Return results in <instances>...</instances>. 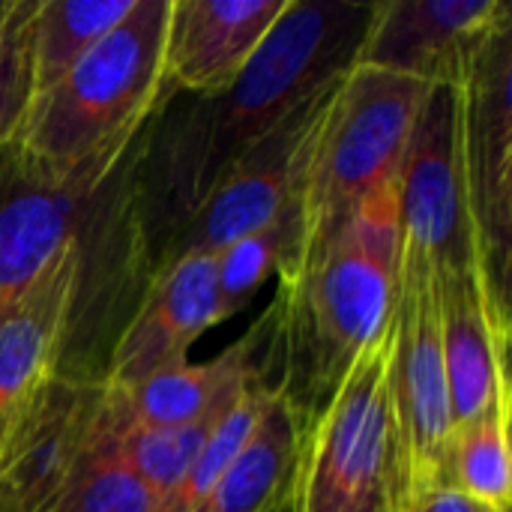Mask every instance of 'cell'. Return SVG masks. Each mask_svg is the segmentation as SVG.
Listing matches in <instances>:
<instances>
[{
    "mask_svg": "<svg viewBox=\"0 0 512 512\" xmlns=\"http://www.w3.org/2000/svg\"><path fill=\"white\" fill-rule=\"evenodd\" d=\"M375 3L288 0L243 72L207 96H168L132 147L126 213L150 273L237 159L357 60Z\"/></svg>",
    "mask_w": 512,
    "mask_h": 512,
    "instance_id": "cell-1",
    "label": "cell"
},
{
    "mask_svg": "<svg viewBox=\"0 0 512 512\" xmlns=\"http://www.w3.org/2000/svg\"><path fill=\"white\" fill-rule=\"evenodd\" d=\"M399 273L402 222L399 180H393L279 279L276 390L303 426L327 408L354 363L390 330Z\"/></svg>",
    "mask_w": 512,
    "mask_h": 512,
    "instance_id": "cell-2",
    "label": "cell"
},
{
    "mask_svg": "<svg viewBox=\"0 0 512 512\" xmlns=\"http://www.w3.org/2000/svg\"><path fill=\"white\" fill-rule=\"evenodd\" d=\"M168 0H135L60 81L30 99L12 141L21 159L60 183L105 186L162 108Z\"/></svg>",
    "mask_w": 512,
    "mask_h": 512,
    "instance_id": "cell-3",
    "label": "cell"
},
{
    "mask_svg": "<svg viewBox=\"0 0 512 512\" xmlns=\"http://www.w3.org/2000/svg\"><path fill=\"white\" fill-rule=\"evenodd\" d=\"M426 93L429 84L423 81L360 63L339 78L303 177L300 258L369 195L399 180Z\"/></svg>",
    "mask_w": 512,
    "mask_h": 512,
    "instance_id": "cell-4",
    "label": "cell"
},
{
    "mask_svg": "<svg viewBox=\"0 0 512 512\" xmlns=\"http://www.w3.org/2000/svg\"><path fill=\"white\" fill-rule=\"evenodd\" d=\"M384 333L306 426L288 512H399L405 501Z\"/></svg>",
    "mask_w": 512,
    "mask_h": 512,
    "instance_id": "cell-5",
    "label": "cell"
},
{
    "mask_svg": "<svg viewBox=\"0 0 512 512\" xmlns=\"http://www.w3.org/2000/svg\"><path fill=\"white\" fill-rule=\"evenodd\" d=\"M512 18L495 27L462 81V168L489 306L512 333Z\"/></svg>",
    "mask_w": 512,
    "mask_h": 512,
    "instance_id": "cell-6",
    "label": "cell"
},
{
    "mask_svg": "<svg viewBox=\"0 0 512 512\" xmlns=\"http://www.w3.org/2000/svg\"><path fill=\"white\" fill-rule=\"evenodd\" d=\"M390 336V396L399 438L402 489L408 501L414 492L441 483L444 447L453 432L438 273L429 255L408 243H402L399 297Z\"/></svg>",
    "mask_w": 512,
    "mask_h": 512,
    "instance_id": "cell-7",
    "label": "cell"
},
{
    "mask_svg": "<svg viewBox=\"0 0 512 512\" xmlns=\"http://www.w3.org/2000/svg\"><path fill=\"white\" fill-rule=\"evenodd\" d=\"M402 243L429 255L438 273L480 267L462 168V87L426 93L399 168Z\"/></svg>",
    "mask_w": 512,
    "mask_h": 512,
    "instance_id": "cell-8",
    "label": "cell"
},
{
    "mask_svg": "<svg viewBox=\"0 0 512 512\" xmlns=\"http://www.w3.org/2000/svg\"><path fill=\"white\" fill-rule=\"evenodd\" d=\"M336 84L324 87L300 108H294L267 138H261L243 159L231 165V171L207 195L198 213L168 240L153 270L171 258L192 252L216 255L234 240L267 225L282 210V204L306 174L315 135L321 129Z\"/></svg>",
    "mask_w": 512,
    "mask_h": 512,
    "instance_id": "cell-9",
    "label": "cell"
},
{
    "mask_svg": "<svg viewBox=\"0 0 512 512\" xmlns=\"http://www.w3.org/2000/svg\"><path fill=\"white\" fill-rule=\"evenodd\" d=\"M120 174V171H117ZM114 174V177H117ZM60 183L39 174L12 144L0 150V312L30 291L69 249L114 195L111 183Z\"/></svg>",
    "mask_w": 512,
    "mask_h": 512,
    "instance_id": "cell-10",
    "label": "cell"
},
{
    "mask_svg": "<svg viewBox=\"0 0 512 512\" xmlns=\"http://www.w3.org/2000/svg\"><path fill=\"white\" fill-rule=\"evenodd\" d=\"M507 18L512 9L504 0H384L372 6L354 63L429 87H462L480 48Z\"/></svg>",
    "mask_w": 512,
    "mask_h": 512,
    "instance_id": "cell-11",
    "label": "cell"
},
{
    "mask_svg": "<svg viewBox=\"0 0 512 512\" xmlns=\"http://www.w3.org/2000/svg\"><path fill=\"white\" fill-rule=\"evenodd\" d=\"M228 318L216 285V258L201 252L171 258L147 276V288L117 333L99 378L108 387H132L189 363V348Z\"/></svg>",
    "mask_w": 512,
    "mask_h": 512,
    "instance_id": "cell-12",
    "label": "cell"
},
{
    "mask_svg": "<svg viewBox=\"0 0 512 512\" xmlns=\"http://www.w3.org/2000/svg\"><path fill=\"white\" fill-rule=\"evenodd\" d=\"M84 276L87 246H75L0 312V459L63 372Z\"/></svg>",
    "mask_w": 512,
    "mask_h": 512,
    "instance_id": "cell-13",
    "label": "cell"
},
{
    "mask_svg": "<svg viewBox=\"0 0 512 512\" xmlns=\"http://www.w3.org/2000/svg\"><path fill=\"white\" fill-rule=\"evenodd\" d=\"M108 387L96 375L60 372L0 459V512H42L87 450Z\"/></svg>",
    "mask_w": 512,
    "mask_h": 512,
    "instance_id": "cell-14",
    "label": "cell"
},
{
    "mask_svg": "<svg viewBox=\"0 0 512 512\" xmlns=\"http://www.w3.org/2000/svg\"><path fill=\"white\" fill-rule=\"evenodd\" d=\"M279 312L276 303L222 354L207 363H180L132 387H111L120 408L144 426H186L219 417L249 387H276Z\"/></svg>",
    "mask_w": 512,
    "mask_h": 512,
    "instance_id": "cell-15",
    "label": "cell"
},
{
    "mask_svg": "<svg viewBox=\"0 0 512 512\" xmlns=\"http://www.w3.org/2000/svg\"><path fill=\"white\" fill-rule=\"evenodd\" d=\"M288 0H168L165 96L228 87L282 18Z\"/></svg>",
    "mask_w": 512,
    "mask_h": 512,
    "instance_id": "cell-16",
    "label": "cell"
},
{
    "mask_svg": "<svg viewBox=\"0 0 512 512\" xmlns=\"http://www.w3.org/2000/svg\"><path fill=\"white\" fill-rule=\"evenodd\" d=\"M438 306L450 414L453 426H462L510 393V333L492 315L480 267L438 273Z\"/></svg>",
    "mask_w": 512,
    "mask_h": 512,
    "instance_id": "cell-17",
    "label": "cell"
},
{
    "mask_svg": "<svg viewBox=\"0 0 512 512\" xmlns=\"http://www.w3.org/2000/svg\"><path fill=\"white\" fill-rule=\"evenodd\" d=\"M303 417L273 390L255 432L231 459L216 489L198 512H285L291 498L297 453L303 441Z\"/></svg>",
    "mask_w": 512,
    "mask_h": 512,
    "instance_id": "cell-18",
    "label": "cell"
},
{
    "mask_svg": "<svg viewBox=\"0 0 512 512\" xmlns=\"http://www.w3.org/2000/svg\"><path fill=\"white\" fill-rule=\"evenodd\" d=\"M132 6L135 0H36L27 30L33 96L60 81Z\"/></svg>",
    "mask_w": 512,
    "mask_h": 512,
    "instance_id": "cell-19",
    "label": "cell"
},
{
    "mask_svg": "<svg viewBox=\"0 0 512 512\" xmlns=\"http://www.w3.org/2000/svg\"><path fill=\"white\" fill-rule=\"evenodd\" d=\"M300 249H303V180L267 225H261L258 231L234 240L231 246L213 255L216 285L228 315L234 318L237 312H243L273 273L285 279L297 267Z\"/></svg>",
    "mask_w": 512,
    "mask_h": 512,
    "instance_id": "cell-20",
    "label": "cell"
},
{
    "mask_svg": "<svg viewBox=\"0 0 512 512\" xmlns=\"http://www.w3.org/2000/svg\"><path fill=\"white\" fill-rule=\"evenodd\" d=\"M510 414L512 393H504L480 417L453 426L441 462V483L498 512H512Z\"/></svg>",
    "mask_w": 512,
    "mask_h": 512,
    "instance_id": "cell-21",
    "label": "cell"
},
{
    "mask_svg": "<svg viewBox=\"0 0 512 512\" xmlns=\"http://www.w3.org/2000/svg\"><path fill=\"white\" fill-rule=\"evenodd\" d=\"M153 495L120 456L105 396L102 420L75 471L42 512H150Z\"/></svg>",
    "mask_w": 512,
    "mask_h": 512,
    "instance_id": "cell-22",
    "label": "cell"
},
{
    "mask_svg": "<svg viewBox=\"0 0 512 512\" xmlns=\"http://www.w3.org/2000/svg\"><path fill=\"white\" fill-rule=\"evenodd\" d=\"M108 408H111V423H114V438H117L120 456L135 471V477L150 489L153 504L186 477V471L204 450L216 420L228 411L225 408L213 420L186 423V426H144V423H135L120 408L111 387H108Z\"/></svg>",
    "mask_w": 512,
    "mask_h": 512,
    "instance_id": "cell-23",
    "label": "cell"
},
{
    "mask_svg": "<svg viewBox=\"0 0 512 512\" xmlns=\"http://www.w3.org/2000/svg\"><path fill=\"white\" fill-rule=\"evenodd\" d=\"M276 387L270 384H255L249 387L213 426L204 450L198 453V459L192 462V468L186 471V477L168 492L162 495L150 512H198L204 507V501L210 498V492L216 489L219 477L225 474V468L231 465V459L240 453V447L249 441V435L255 432L270 396Z\"/></svg>",
    "mask_w": 512,
    "mask_h": 512,
    "instance_id": "cell-24",
    "label": "cell"
},
{
    "mask_svg": "<svg viewBox=\"0 0 512 512\" xmlns=\"http://www.w3.org/2000/svg\"><path fill=\"white\" fill-rule=\"evenodd\" d=\"M36 0L0 3V150L15 141L33 99L30 75V15Z\"/></svg>",
    "mask_w": 512,
    "mask_h": 512,
    "instance_id": "cell-25",
    "label": "cell"
},
{
    "mask_svg": "<svg viewBox=\"0 0 512 512\" xmlns=\"http://www.w3.org/2000/svg\"><path fill=\"white\" fill-rule=\"evenodd\" d=\"M399 512H498L480 501H474L471 495L459 492L450 483H435L426 486L420 492H414Z\"/></svg>",
    "mask_w": 512,
    "mask_h": 512,
    "instance_id": "cell-26",
    "label": "cell"
},
{
    "mask_svg": "<svg viewBox=\"0 0 512 512\" xmlns=\"http://www.w3.org/2000/svg\"><path fill=\"white\" fill-rule=\"evenodd\" d=\"M0 3H3V0H0Z\"/></svg>",
    "mask_w": 512,
    "mask_h": 512,
    "instance_id": "cell-27",
    "label": "cell"
},
{
    "mask_svg": "<svg viewBox=\"0 0 512 512\" xmlns=\"http://www.w3.org/2000/svg\"><path fill=\"white\" fill-rule=\"evenodd\" d=\"M285 512H288V510H285Z\"/></svg>",
    "mask_w": 512,
    "mask_h": 512,
    "instance_id": "cell-28",
    "label": "cell"
}]
</instances>
